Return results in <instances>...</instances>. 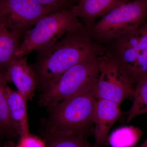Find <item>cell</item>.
Wrapping results in <instances>:
<instances>
[{
    "label": "cell",
    "instance_id": "obj_1",
    "mask_svg": "<svg viewBox=\"0 0 147 147\" xmlns=\"http://www.w3.org/2000/svg\"><path fill=\"white\" fill-rule=\"evenodd\" d=\"M106 52L104 47L92 40L83 25L71 30L55 44L37 51L36 61L31 65L36 88L42 89L73 66Z\"/></svg>",
    "mask_w": 147,
    "mask_h": 147
},
{
    "label": "cell",
    "instance_id": "obj_2",
    "mask_svg": "<svg viewBox=\"0 0 147 147\" xmlns=\"http://www.w3.org/2000/svg\"><path fill=\"white\" fill-rule=\"evenodd\" d=\"M94 87L95 85L48 108L49 116L42 123L44 137L59 135L86 137L94 124L97 99Z\"/></svg>",
    "mask_w": 147,
    "mask_h": 147
},
{
    "label": "cell",
    "instance_id": "obj_3",
    "mask_svg": "<svg viewBox=\"0 0 147 147\" xmlns=\"http://www.w3.org/2000/svg\"><path fill=\"white\" fill-rule=\"evenodd\" d=\"M101 56L91 57L75 65L43 87L40 90L38 105L48 108L94 86L99 74Z\"/></svg>",
    "mask_w": 147,
    "mask_h": 147
},
{
    "label": "cell",
    "instance_id": "obj_4",
    "mask_svg": "<svg viewBox=\"0 0 147 147\" xmlns=\"http://www.w3.org/2000/svg\"><path fill=\"white\" fill-rule=\"evenodd\" d=\"M83 25L71 8L43 16L25 34L16 52V58L50 47L67 33Z\"/></svg>",
    "mask_w": 147,
    "mask_h": 147
},
{
    "label": "cell",
    "instance_id": "obj_5",
    "mask_svg": "<svg viewBox=\"0 0 147 147\" xmlns=\"http://www.w3.org/2000/svg\"><path fill=\"white\" fill-rule=\"evenodd\" d=\"M147 21V4L144 0H134L102 16L88 31L98 40L109 42L136 30Z\"/></svg>",
    "mask_w": 147,
    "mask_h": 147
},
{
    "label": "cell",
    "instance_id": "obj_6",
    "mask_svg": "<svg viewBox=\"0 0 147 147\" xmlns=\"http://www.w3.org/2000/svg\"><path fill=\"white\" fill-rule=\"evenodd\" d=\"M114 41V52L111 53L134 84L147 78V21Z\"/></svg>",
    "mask_w": 147,
    "mask_h": 147
},
{
    "label": "cell",
    "instance_id": "obj_7",
    "mask_svg": "<svg viewBox=\"0 0 147 147\" xmlns=\"http://www.w3.org/2000/svg\"><path fill=\"white\" fill-rule=\"evenodd\" d=\"M134 83L111 52L100 57V70L95 85L96 99H107L121 104L134 96Z\"/></svg>",
    "mask_w": 147,
    "mask_h": 147
},
{
    "label": "cell",
    "instance_id": "obj_8",
    "mask_svg": "<svg viewBox=\"0 0 147 147\" xmlns=\"http://www.w3.org/2000/svg\"><path fill=\"white\" fill-rule=\"evenodd\" d=\"M50 13L35 0H0V25L20 37Z\"/></svg>",
    "mask_w": 147,
    "mask_h": 147
},
{
    "label": "cell",
    "instance_id": "obj_9",
    "mask_svg": "<svg viewBox=\"0 0 147 147\" xmlns=\"http://www.w3.org/2000/svg\"><path fill=\"white\" fill-rule=\"evenodd\" d=\"M120 104L107 99H96L95 108V144L92 147H100L105 144L108 132L122 115Z\"/></svg>",
    "mask_w": 147,
    "mask_h": 147
},
{
    "label": "cell",
    "instance_id": "obj_10",
    "mask_svg": "<svg viewBox=\"0 0 147 147\" xmlns=\"http://www.w3.org/2000/svg\"><path fill=\"white\" fill-rule=\"evenodd\" d=\"M8 82H12L17 91L26 100H32L36 88L34 73L31 66L29 65L26 56L12 61L5 69Z\"/></svg>",
    "mask_w": 147,
    "mask_h": 147
},
{
    "label": "cell",
    "instance_id": "obj_11",
    "mask_svg": "<svg viewBox=\"0 0 147 147\" xmlns=\"http://www.w3.org/2000/svg\"><path fill=\"white\" fill-rule=\"evenodd\" d=\"M126 2L125 0H77L71 9L75 16L82 19V24L88 30L97 18Z\"/></svg>",
    "mask_w": 147,
    "mask_h": 147
},
{
    "label": "cell",
    "instance_id": "obj_12",
    "mask_svg": "<svg viewBox=\"0 0 147 147\" xmlns=\"http://www.w3.org/2000/svg\"><path fill=\"white\" fill-rule=\"evenodd\" d=\"M5 92L11 117L20 138L23 139L30 134L27 114L28 101L20 93L11 89L7 84Z\"/></svg>",
    "mask_w": 147,
    "mask_h": 147
},
{
    "label": "cell",
    "instance_id": "obj_13",
    "mask_svg": "<svg viewBox=\"0 0 147 147\" xmlns=\"http://www.w3.org/2000/svg\"><path fill=\"white\" fill-rule=\"evenodd\" d=\"M8 83L5 70H0V139L3 137L11 139L20 137L9 110L5 92V86Z\"/></svg>",
    "mask_w": 147,
    "mask_h": 147
},
{
    "label": "cell",
    "instance_id": "obj_14",
    "mask_svg": "<svg viewBox=\"0 0 147 147\" xmlns=\"http://www.w3.org/2000/svg\"><path fill=\"white\" fill-rule=\"evenodd\" d=\"M19 35L0 25V70H5L17 59L16 53L20 44Z\"/></svg>",
    "mask_w": 147,
    "mask_h": 147
},
{
    "label": "cell",
    "instance_id": "obj_15",
    "mask_svg": "<svg viewBox=\"0 0 147 147\" xmlns=\"http://www.w3.org/2000/svg\"><path fill=\"white\" fill-rule=\"evenodd\" d=\"M142 135V131L138 127H124L113 131L108 141L112 147H133Z\"/></svg>",
    "mask_w": 147,
    "mask_h": 147
},
{
    "label": "cell",
    "instance_id": "obj_16",
    "mask_svg": "<svg viewBox=\"0 0 147 147\" xmlns=\"http://www.w3.org/2000/svg\"><path fill=\"white\" fill-rule=\"evenodd\" d=\"M133 98V104L127 113V123L137 116L147 113V77L137 84Z\"/></svg>",
    "mask_w": 147,
    "mask_h": 147
},
{
    "label": "cell",
    "instance_id": "obj_17",
    "mask_svg": "<svg viewBox=\"0 0 147 147\" xmlns=\"http://www.w3.org/2000/svg\"><path fill=\"white\" fill-rule=\"evenodd\" d=\"M45 147H91L85 136H45Z\"/></svg>",
    "mask_w": 147,
    "mask_h": 147
},
{
    "label": "cell",
    "instance_id": "obj_18",
    "mask_svg": "<svg viewBox=\"0 0 147 147\" xmlns=\"http://www.w3.org/2000/svg\"><path fill=\"white\" fill-rule=\"evenodd\" d=\"M50 13L68 10L76 4L77 0H35Z\"/></svg>",
    "mask_w": 147,
    "mask_h": 147
},
{
    "label": "cell",
    "instance_id": "obj_19",
    "mask_svg": "<svg viewBox=\"0 0 147 147\" xmlns=\"http://www.w3.org/2000/svg\"><path fill=\"white\" fill-rule=\"evenodd\" d=\"M21 139L24 147H45V145L40 139L30 134Z\"/></svg>",
    "mask_w": 147,
    "mask_h": 147
},
{
    "label": "cell",
    "instance_id": "obj_20",
    "mask_svg": "<svg viewBox=\"0 0 147 147\" xmlns=\"http://www.w3.org/2000/svg\"><path fill=\"white\" fill-rule=\"evenodd\" d=\"M139 147H147V138L144 143Z\"/></svg>",
    "mask_w": 147,
    "mask_h": 147
},
{
    "label": "cell",
    "instance_id": "obj_21",
    "mask_svg": "<svg viewBox=\"0 0 147 147\" xmlns=\"http://www.w3.org/2000/svg\"><path fill=\"white\" fill-rule=\"evenodd\" d=\"M144 1H145V2L147 4V0H144Z\"/></svg>",
    "mask_w": 147,
    "mask_h": 147
},
{
    "label": "cell",
    "instance_id": "obj_22",
    "mask_svg": "<svg viewBox=\"0 0 147 147\" xmlns=\"http://www.w3.org/2000/svg\"><path fill=\"white\" fill-rule=\"evenodd\" d=\"M0 147H2L1 146V144H0Z\"/></svg>",
    "mask_w": 147,
    "mask_h": 147
},
{
    "label": "cell",
    "instance_id": "obj_23",
    "mask_svg": "<svg viewBox=\"0 0 147 147\" xmlns=\"http://www.w3.org/2000/svg\"></svg>",
    "mask_w": 147,
    "mask_h": 147
}]
</instances>
